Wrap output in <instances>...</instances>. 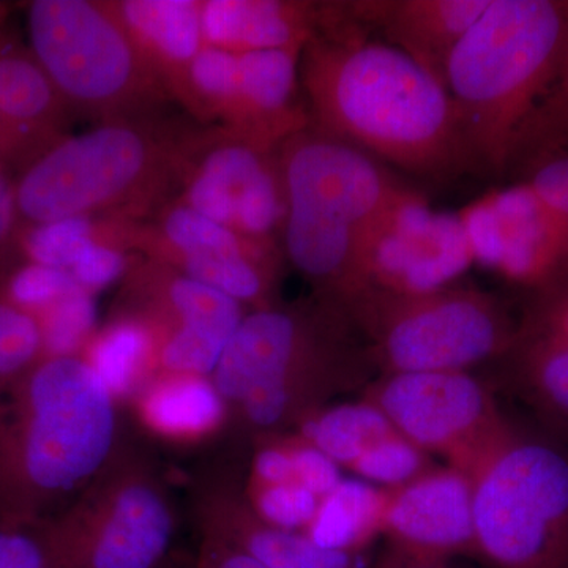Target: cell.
Returning <instances> with one entry per match:
<instances>
[{
	"label": "cell",
	"instance_id": "obj_1",
	"mask_svg": "<svg viewBox=\"0 0 568 568\" xmlns=\"http://www.w3.org/2000/svg\"><path fill=\"white\" fill-rule=\"evenodd\" d=\"M301 84L312 125L402 168L450 181L481 170L457 102L409 55L328 2L323 29L305 44Z\"/></svg>",
	"mask_w": 568,
	"mask_h": 568
},
{
	"label": "cell",
	"instance_id": "obj_2",
	"mask_svg": "<svg viewBox=\"0 0 568 568\" xmlns=\"http://www.w3.org/2000/svg\"><path fill=\"white\" fill-rule=\"evenodd\" d=\"M379 376L375 357L342 305L315 295L250 310L212 381L230 413L226 446L293 433L339 396Z\"/></svg>",
	"mask_w": 568,
	"mask_h": 568
},
{
	"label": "cell",
	"instance_id": "obj_3",
	"mask_svg": "<svg viewBox=\"0 0 568 568\" xmlns=\"http://www.w3.org/2000/svg\"><path fill=\"white\" fill-rule=\"evenodd\" d=\"M123 407L81 357L41 358L0 392V525L37 528L114 454Z\"/></svg>",
	"mask_w": 568,
	"mask_h": 568
},
{
	"label": "cell",
	"instance_id": "obj_4",
	"mask_svg": "<svg viewBox=\"0 0 568 568\" xmlns=\"http://www.w3.org/2000/svg\"><path fill=\"white\" fill-rule=\"evenodd\" d=\"M194 130L153 114L67 134L14 179L17 226L85 215L152 219L178 194Z\"/></svg>",
	"mask_w": 568,
	"mask_h": 568
},
{
	"label": "cell",
	"instance_id": "obj_5",
	"mask_svg": "<svg viewBox=\"0 0 568 568\" xmlns=\"http://www.w3.org/2000/svg\"><path fill=\"white\" fill-rule=\"evenodd\" d=\"M282 248L310 294L343 305L364 287L366 239L406 192L375 159L310 125L280 145Z\"/></svg>",
	"mask_w": 568,
	"mask_h": 568
},
{
	"label": "cell",
	"instance_id": "obj_6",
	"mask_svg": "<svg viewBox=\"0 0 568 568\" xmlns=\"http://www.w3.org/2000/svg\"><path fill=\"white\" fill-rule=\"evenodd\" d=\"M568 50V0H491L446 65V88L481 170L507 174L519 130Z\"/></svg>",
	"mask_w": 568,
	"mask_h": 568
},
{
	"label": "cell",
	"instance_id": "obj_7",
	"mask_svg": "<svg viewBox=\"0 0 568 568\" xmlns=\"http://www.w3.org/2000/svg\"><path fill=\"white\" fill-rule=\"evenodd\" d=\"M179 526L163 463L125 432L88 487L32 529L54 568H159L175 549Z\"/></svg>",
	"mask_w": 568,
	"mask_h": 568
},
{
	"label": "cell",
	"instance_id": "obj_8",
	"mask_svg": "<svg viewBox=\"0 0 568 568\" xmlns=\"http://www.w3.org/2000/svg\"><path fill=\"white\" fill-rule=\"evenodd\" d=\"M381 375L469 372L510 349L518 317L488 291L452 286L399 294L366 286L342 305Z\"/></svg>",
	"mask_w": 568,
	"mask_h": 568
},
{
	"label": "cell",
	"instance_id": "obj_9",
	"mask_svg": "<svg viewBox=\"0 0 568 568\" xmlns=\"http://www.w3.org/2000/svg\"><path fill=\"white\" fill-rule=\"evenodd\" d=\"M28 33L29 50L73 115L145 118L173 102L106 0H33Z\"/></svg>",
	"mask_w": 568,
	"mask_h": 568
},
{
	"label": "cell",
	"instance_id": "obj_10",
	"mask_svg": "<svg viewBox=\"0 0 568 568\" xmlns=\"http://www.w3.org/2000/svg\"><path fill=\"white\" fill-rule=\"evenodd\" d=\"M474 525L495 568H568V446L518 424L474 480Z\"/></svg>",
	"mask_w": 568,
	"mask_h": 568
},
{
	"label": "cell",
	"instance_id": "obj_11",
	"mask_svg": "<svg viewBox=\"0 0 568 568\" xmlns=\"http://www.w3.org/2000/svg\"><path fill=\"white\" fill-rule=\"evenodd\" d=\"M361 398L379 407L403 436L473 484L518 426L499 406L493 387L469 372L381 375Z\"/></svg>",
	"mask_w": 568,
	"mask_h": 568
},
{
	"label": "cell",
	"instance_id": "obj_12",
	"mask_svg": "<svg viewBox=\"0 0 568 568\" xmlns=\"http://www.w3.org/2000/svg\"><path fill=\"white\" fill-rule=\"evenodd\" d=\"M246 312L171 265L141 256L119 284L110 315L132 316L152 332L159 375L212 376Z\"/></svg>",
	"mask_w": 568,
	"mask_h": 568
},
{
	"label": "cell",
	"instance_id": "obj_13",
	"mask_svg": "<svg viewBox=\"0 0 568 568\" xmlns=\"http://www.w3.org/2000/svg\"><path fill=\"white\" fill-rule=\"evenodd\" d=\"M278 151L219 125H201L174 200L235 233L280 242L286 193Z\"/></svg>",
	"mask_w": 568,
	"mask_h": 568
},
{
	"label": "cell",
	"instance_id": "obj_14",
	"mask_svg": "<svg viewBox=\"0 0 568 568\" xmlns=\"http://www.w3.org/2000/svg\"><path fill=\"white\" fill-rule=\"evenodd\" d=\"M474 264L458 213L437 212L407 190L366 239L364 287L424 294L455 284Z\"/></svg>",
	"mask_w": 568,
	"mask_h": 568
},
{
	"label": "cell",
	"instance_id": "obj_15",
	"mask_svg": "<svg viewBox=\"0 0 568 568\" xmlns=\"http://www.w3.org/2000/svg\"><path fill=\"white\" fill-rule=\"evenodd\" d=\"M245 454L224 447L194 467L186 491L196 532L227 541L267 568H354L355 555L264 521L245 495Z\"/></svg>",
	"mask_w": 568,
	"mask_h": 568
},
{
	"label": "cell",
	"instance_id": "obj_16",
	"mask_svg": "<svg viewBox=\"0 0 568 568\" xmlns=\"http://www.w3.org/2000/svg\"><path fill=\"white\" fill-rule=\"evenodd\" d=\"M474 263L517 284L541 286L568 261V227L526 182L493 190L458 212Z\"/></svg>",
	"mask_w": 568,
	"mask_h": 568
},
{
	"label": "cell",
	"instance_id": "obj_17",
	"mask_svg": "<svg viewBox=\"0 0 568 568\" xmlns=\"http://www.w3.org/2000/svg\"><path fill=\"white\" fill-rule=\"evenodd\" d=\"M381 534L396 568L447 564L458 555H477L474 484L450 466L387 489Z\"/></svg>",
	"mask_w": 568,
	"mask_h": 568
},
{
	"label": "cell",
	"instance_id": "obj_18",
	"mask_svg": "<svg viewBox=\"0 0 568 568\" xmlns=\"http://www.w3.org/2000/svg\"><path fill=\"white\" fill-rule=\"evenodd\" d=\"M71 115L31 50L0 39V163L21 170L69 134Z\"/></svg>",
	"mask_w": 568,
	"mask_h": 568
},
{
	"label": "cell",
	"instance_id": "obj_19",
	"mask_svg": "<svg viewBox=\"0 0 568 568\" xmlns=\"http://www.w3.org/2000/svg\"><path fill=\"white\" fill-rule=\"evenodd\" d=\"M491 0H349L346 17L365 31L383 33L388 44L409 55L446 85L452 51Z\"/></svg>",
	"mask_w": 568,
	"mask_h": 568
},
{
	"label": "cell",
	"instance_id": "obj_20",
	"mask_svg": "<svg viewBox=\"0 0 568 568\" xmlns=\"http://www.w3.org/2000/svg\"><path fill=\"white\" fill-rule=\"evenodd\" d=\"M173 102L190 111V70L205 47L203 0H106Z\"/></svg>",
	"mask_w": 568,
	"mask_h": 568
},
{
	"label": "cell",
	"instance_id": "obj_21",
	"mask_svg": "<svg viewBox=\"0 0 568 568\" xmlns=\"http://www.w3.org/2000/svg\"><path fill=\"white\" fill-rule=\"evenodd\" d=\"M323 2L306 0H203L205 47L244 54L304 50L320 32Z\"/></svg>",
	"mask_w": 568,
	"mask_h": 568
},
{
	"label": "cell",
	"instance_id": "obj_22",
	"mask_svg": "<svg viewBox=\"0 0 568 568\" xmlns=\"http://www.w3.org/2000/svg\"><path fill=\"white\" fill-rule=\"evenodd\" d=\"M149 439L174 447H197L226 433V403L211 376L160 373L130 403Z\"/></svg>",
	"mask_w": 568,
	"mask_h": 568
},
{
	"label": "cell",
	"instance_id": "obj_23",
	"mask_svg": "<svg viewBox=\"0 0 568 568\" xmlns=\"http://www.w3.org/2000/svg\"><path fill=\"white\" fill-rule=\"evenodd\" d=\"M497 366V383L517 396L541 432L568 446V342L518 328Z\"/></svg>",
	"mask_w": 568,
	"mask_h": 568
},
{
	"label": "cell",
	"instance_id": "obj_24",
	"mask_svg": "<svg viewBox=\"0 0 568 568\" xmlns=\"http://www.w3.org/2000/svg\"><path fill=\"white\" fill-rule=\"evenodd\" d=\"M133 252L159 263L181 256H237L282 265L286 261L280 242L235 233L175 200L138 222Z\"/></svg>",
	"mask_w": 568,
	"mask_h": 568
},
{
	"label": "cell",
	"instance_id": "obj_25",
	"mask_svg": "<svg viewBox=\"0 0 568 568\" xmlns=\"http://www.w3.org/2000/svg\"><path fill=\"white\" fill-rule=\"evenodd\" d=\"M121 407L159 375V349L152 332L132 316L110 315L81 355Z\"/></svg>",
	"mask_w": 568,
	"mask_h": 568
},
{
	"label": "cell",
	"instance_id": "obj_26",
	"mask_svg": "<svg viewBox=\"0 0 568 568\" xmlns=\"http://www.w3.org/2000/svg\"><path fill=\"white\" fill-rule=\"evenodd\" d=\"M141 220L123 216H73L59 222L14 227L22 261L70 272L89 246L111 244L133 252V235Z\"/></svg>",
	"mask_w": 568,
	"mask_h": 568
},
{
	"label": "cell",
	"instance_id": "obj_27",
	"mask_svg": "<svg viewBox=\"0 0 568 568\" xmlns=\"http://www.w3.org/2000/svg\"><path fill=\"white\" fill-rule=\"evenodd\" d=\"M386 504L387 488L361 478H343L331 495L321 499L305 534L317 547L357 555L379 536Z\"/></svg>",
	"mask_w": 568,
	"mask_h": 568
},
{
	"label": "cell",
	"instance_id": "obj_28",
	"mask_svg": "<svg viewBox=\"0 0 568 568\" xmlns=\"http://www.w3.org/2000/svg\"><path fill=\"white\" fill-rule=\"evenodd\" d=\"M293 433L349 470L366 450L399 432L379 407L361 398L323 407Z\"/></svg>",
	"mask_w": 568,
	"mask_h": 568
},
{
	"label": "cell",
	"instance_id": "obj_29",
	"mask_svg": "<svg viewBox=\"0 0 568 568\" xmlns=\"http://www.w3.org/2000/svg\"><path fill=\"white\" fill-rule=\"evenodd\" d=\"M559 153H568V50L555 84L519 130L507 173L523 174Z\"/></svg>",
	"mask_w": 568,
	"mask_h": 568
},
{
	"label": "cell",
	"instance_id": "obj_30",
	"mask_svg": "<svg viewBox=\"0 0 568 568\" xmlns=\"http://www.w3.org/2000/svg\"><path fill=\"white\" fill-rule=\"evenodd\" d=\"M41 332V358L81 357L99 331L97 297L77 291L37 317Z\"/></svg>",
	"mask_w": 568,
	"mask_h": 568
},
{
	"label": "cell",
	"instance_id": "obj_31",
	"mask_svg": "<svg viewBox=\"0 0 568 568\" xmlns=\"http://www.w3.org/2000/svg\"><path fill=\"white\" fill-rule=\"evenodd\" d=\"M80 290L67 271L21 261L0 278V302L37 320L62 298Z\"/></svg>",
	"mask_w": 568,
	"mask_h": 568
},
{
	"label": "cell",
	"instance_id": "obj_32",
	"mask_svg": "<svg viewBox=\"0 0 568 568\" xmlns=\"http://www.w3.org/2000/svg\"><path fill=\"white\" fill-rule=\"evenodd\" d=\"M435 466L432 455L396 433L366 450L349 470L361 480L390 489L416 480Z\"/></svg>",
	"mask_w": 568,
	"mask_h": 568
},
{
	"label": "cell",
	"instance_id": "obj_33",
	"mask_svg": "<svg viewBox=\"0 0 568 568\" xmlns=\"http://www.w3.org/2000/svg\"><path fill=\"white\" fill-rule=\"evenodd\" d=\"M245 495L254 511L276 528L306 532L315 518L321 499L302 485L253 484L245 478Z\"/></svg>",
	"mask_w": 568,
	"mask_h": 568
},
{
	"label": "cell",
	"instance_id": "obj_34",
	"mask_svg": "<svg viewBox=\"0 0 568 568\" xmlns=\"http://www.w3.org/2000/svg\"><path fill=\"white\" fill-rule=\"evenodd\" d=\"M41 361V332L36 317L0 302V392Z\"/></svg>",
	"mask_w": 568,
	"mask_h": 568
},
{
	"label": "cell",
	"instance_id": "obj_35",
	"mask_svg": "<svg viewBox=\"0 0 568 568\" xmlns=\"http://www.w3.org/2000/svg\"><path fill=\"white\" fill-rule=\"evenodd\" d=\"M525 294L518 328L568 342V261L541 286Z\"/></svg>",
	"mask_w": 568,
	"mask_h": 568
},
{
	"label": "cell",
	"instance_id": "obj_36",
	"mask_svg": "<svg viewBox=\"0 0 568 568\" xmlns=\"http://www.w3.org/2000/svg\"><path fill=\"white\" fill-rule=\"evenodd\" d=\"M140 257L122 246L95 244L81 254L69 274L82 291L97 297L112 284H121Z\"/></svg>",
	"mask_w": 568,
	"mask_h": 568
},
{
	"label": "cell",
	"instance_id": "obj_37",
	"mask_svg": "<svg viewBox=\"0 0 568 568\" xmlns=\"http://www.w3.org/2000/svg\"><path fill=\"white\" fill-rule=\"evenodd\" d=\"M284 443L293 459L295 484L315 493L320 499L331 495L343 481L342 467L324 452L297 433H283Z\"/></svg>",
	"mask_w": 568,
	"mask_h": 568
},
{
	"label": "cell",
	"instance_id": "obj_38",
	"mask_svg": "<svg viewBox=\"0 0 568 568\" xmlns=\"http://www.w3.org/2000/svg\"><path fill=\"white\" fill-rule=\"evenodd\" d=\"M521 175L523 182L528 183L568 227V153L548 156Z\"/></svg>",
	"mask_w": 568,
	"mask_h": 568
},
{
	"label": "cell",
	"instance_id": "obj_39",
	"mask_svg": "<svg viewBox=\"0 0 568 568\" xmlns=\"http://www.w3.org/2000/svg\"><path fill=\"white\" fill-rule=\"evenodd\" d=\"M0 568H54L32 528L0 525Z\"/></svg>",
	"mask_w": 568,
	"mask_h": 568
},
{
	"label": "cell",
	"instance_id": "obj_40",
	"mask_svg": "<svg viewBox=\"0 0 568 568\" xmlns=\"http://www.w3.org/2000/svg\"><path fill=\"white\" fill-rule=\"evenodd\" d=\"M196 552L193 555L196 568H267L241 548L220 538L196 532Z\"/></svg>",
	"mask_w": 568,
	"mask_h": 568
},
{
	"label": "cell",
	"instance_id": "obj_41",
	"mask_svg": "<svg viewBox=\"0 0 568 568\" xmlns=\"http://www.w3.org/2000/svg\"><path fill=\"white\" fill-rule=\"evenodd\" d=\"M17 227V204H14V181L9 168L0 163V245L6 244Z\"/></svg>",
	"mask_w": 568,
	"mask_h": 568
},
{
	"label": "cell",
	"instance_id": "obj_42",
	"mask_svg": "<svg viewBox=\"0 0 568 568\" xmlns=\"http://www.w3.org/2000/svg\"><path fill=\"white\" fill-rule=\"evenodd\" d=\"M159 568H196L194 567V556L192 552L183 551V549L175 548L171 552L170 558L164 560Z\"/></svg>",
	"mask_w": 568,
	"mask_h": 568
},
{
	"label": "cell",
	"instance_id": "obj_43",
	"mask_svg": "<svg viewBox=\"0 0 568 568\" xmlns=\"http://www.w3.org/2000/svg\"><path fill=\"white\" fill-rule=\"evenodd\" d=\"M402 568H450L448 564H414V566H406Z\"/></svg>",
	"mask_w": 568,
	"mask_h": 568
},
{
	"label": "cell",
	"instance_id": "obj_44",
	"mask_svg": "<svg viewBox=\"0 0 568 568\" xmlns=\"http://www.w3.org/2000/svg\"><path fill=\"white\" fill-rule=\"evenodd\" d=\"M9 6L7 3L0 2V28H2L3 22H6L7 14H9Z\"/></svg>",
	"mask_w": 568,
	"mask_h": 568
}]
</instances>
